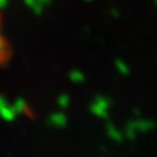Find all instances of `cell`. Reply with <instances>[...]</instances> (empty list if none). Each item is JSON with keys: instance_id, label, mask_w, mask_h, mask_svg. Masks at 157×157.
Segmentation results:
<instances>
[{"instance_id": "cell-1", "label": "cell", "mask_w": 157, "mask_h": 157, "mask_svg": "<svg viewBox=\"0 0 157 157\" xmlns=\"http://www.w3.org/2000/svg\"><path fill=\"white\" fill-rule=\"evenodd\" d=\"M11 58V46L7 35L4 33V26H3L2 15H0V66L6 65Z\"/></svg>"}, {"instance_id": "cell-2", "label": "cell", "mask_w": 157, "mask_h": 157, "mask_svg": "<svg viewBox=\"0 0 157 157\" xmlns=\"http://www.w3.org/2000/svg\"><path fill=\"white\" fill-rule=\"evenodd\" d=\"M153 127H155V123L147 121V120L132 121L127 125V128H125V135H127L128 138L134 139L136 135H138V132H147V131H150Z\"/></svg>"}, {"instance_id": "cell-3", "label": "cell", "mask_w": 157, "mask_h": 157, "mask_svg": "<svg viewBox=\"0 0 157 157\" xmlns=\"http://www.w3.org/2000/svg\"><path fill=\"white\" fill-rule=\"evenodd\" d=\"M109 101L105 98H98V101L92 105V112L97 114L98 117H106L108 116V109H109Z\"/></svg>"}, {"instance_id": "cell-4", "label": "cell", "mask_w": 157, "mask_h": 157, "mask_svg": "<svg viewBox=\"0 0 157 157\" xmlns=\"http://www.w3.org/2000/svg\"><path fill=\"white\" fill-rule=\"evenodd\" d=\"M108 135L110 136L113 141H117V142L123 139V136H121V134H120V131L117 130V128L114 127L113 124H109V125H108Z\"/></svg>"}]
</instances>
